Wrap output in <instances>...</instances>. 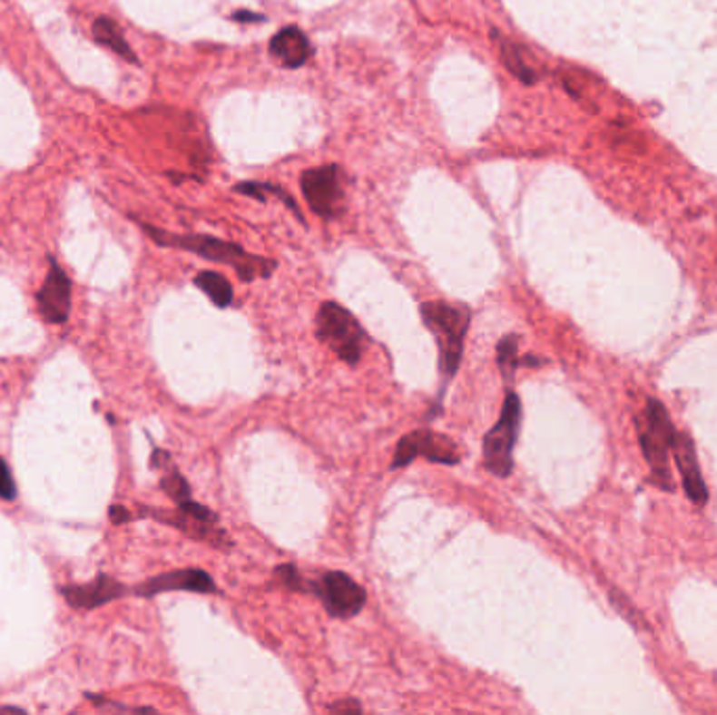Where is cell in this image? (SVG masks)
<instances>
[{"mask_svg": "<svg viewBox=\"0 0 717 715\" xmlns=\"http://www.w3.org/2000/svg\"><path fill=\"white\" fill-rule=\"evenodd\" d=\"M143 229L158 246L185 250V252L198 254L206 260L233 267L235 273L240 275V279L246 281V283L256 279V278H270V273H273L275 267H277L275 260L250 254L241 246L233 244V241L212 238V235L171 233V231H164V229L150 227V225H145Z\"/></svg>", "mask_w": 717, "mask_h": 715, "instance_id": "obj_1", "label": "cell"}, {"mask_svg": "<svg viewBox=\"0 0 717 715\" xmlns=\"http://www.w3.org/2000/svg\"><path fill=\"white\" fill-rule=\"evenodd\" d=\"M424 326L435 336L438 347V369L445 384L457 374L464 355V342L468 334L472 313L466 305H451L445 300H428L419 307Z\"/></svg>", "mask_w": 717, "mask_h": 715, "instance_id": "obj_2", "label": "cell"}, {"mask_svg": "<svg viewBox=\"0 0 717 715\" xmlns=\"http://www.w3.org/2000/svg\"><path fill=\"white\" fill-rule=\"evenodd\" d=\"M317 338L349 366H357L368 348V334L357 317L338 302H323L317 313Z\"/></svg>", "mask_w": 717, "mask_h": 715, "instance_id": "obj_3", "label": "cell"}, {"mask_svg": "<svg viewBox=\"0 0 717 715\" xmlns=\"http://www.w3.org/2000/svg\"><path fill=\"white\" fill-rule=\"evenodd\" d=\"M523 422V405L516 393L508 390L499 420L486 433L483 441L485 468L499 478H508L514 470V447H516Z\"/></svg>", "mask_w": 717, "mask_h": 715, "instance_id": "obj_4", "label": "cell"}, {"mask_svg": "<svg viewBox=\"0 0 717 715\" xmlns=\"http://www.w3.org/2000/svg\"><path fill=\"white\" fill-rule=\"evenodd\" d=\"M640 426V443L644 451L648 466L653 470V476L663 489H673L672 472L667 464V451L672 449L675 428L669 420L665 407L659 401H648L644 416L638 420Z\"/></svg>", "mask_w": 717, "mask_h": 715, "instance_id": "obj_5", "label": "cell"}, {"mask_svg": "<svg viewBox=\"0 0 717 715\" xmlns=\"http://www.w3.org/2000/svg\"><path fill=\"white\" fill-rule=\"evenodd\" d=\"M304 592L315 593L328 615L334 619H353L368 602V592L363 585L340 571H329L317 582H304Z\"/></svg>", "mask_w": 717, "mask_h": 715, "instance_id": "obj_6", "label": "cell"}, {"mask_svg": "<svg viewBox=\"0 0 717 715\" xmlns=\"http://www.w3.org/2000/svg\"><path fill=\"white\" fill-rule=\"evenodd\" d=\"M300 187L304 200L315 214L323 219H336L342 212L344 172L340 166L307 168L300 177Z\"/></svg>", "mask_w": 717, "mask_h": 715, "instance_id": "obj_7", "label": "cell"}, {"mask_svg": "<svg viewBox=\"0 0 717 715\" xmlns=\"http://www.w3.org/2000/svg\"><path fill=\"white\" fill-rule=\"evenodd\" d=\"M417 457H426L428 462L445 464V466H456L462 460L457 445L449 436L438 435L435 430L419 428L414 433L405 435L397 445L395 455H392L390 468H403Z\"/></svg>", "mask_w": 717, "mask_h": 715, "instance_id": "obj_8", "label": "cell"}, {"mask_svg": "<svg viewBox=\"0 0 717 715\" xmlns=\"http://www.w3.org/2000/svg\"><path fill=\"white\" fill-rule=\"evenodd\" d=\"M198 592V593H214L216 583L214 579L201 569H179L162 573L158 577H152L134 588V593L141 598H153L164 592Z\"/></svg>", "mask_w": 717, "mask_h": 715, "instance_id": "obj_9", "label": "cell"}, {"mask_svg": "<svg viewBox=\"0 0 717 715\" xmlns=\"http://www.w3.org/2000/svg\"><path fill=\"white\" fill-rule=\"evenodd\" d=\"M38 309L44 321L64 323L70 317L72 305V281L57 262H53L51 271L46 275L43 288L38 289Z\"/></svg>", "mask_w": 717, "mask_h": 715, "instance_id": "obj_10", "label": "cell"}, {"mask_svg": "<svg viewBox=\"0 0 717 715\" xmlns=\"http://www.w3.org/2000/svg\"><path fill=\"white\" fill-rule=\"evenodd\" d=\"M269 55L286 70H296V67H302L309 62V57L313 55V46L300 28L288 25L270 38Z\"/></svg>", "mask_w": 717, "mask_h": 715, "instance_id": "obj_11", "label": "cell"}, {"mask_svg": "<svg viewBox=\"0 0 717 715\" xmlns=\"http://www.w3.org/2000/svg\"><path fill=\"white\" fill-rule=\"evenodd\" d=\"M61 593H64L67 604L74 606V609L91 611L112 602V600L122 598L126 593V588L110 575H99L94 582L86 585H67V588L61 590Z\"/></svg>", "mask_w": 717, "mask_h": 715, "instance_id": "obj_12", "label": "cell"}, {"mask_svg": "<svg viewBox=\"0 0 717 715\" xmlns=\"http://www.w3.org/2000/svg\"><path fill=\"white\" fill-rule=\"evenodd\" d=\"M675 462H678V468L682 472V481H684V489L688 497L692 499L694 504H705L707 502V487L702 483L699 462H696V451L694 445L690 441L688 435L675 433L673 443H672Z\"/></svg>", "mask_w": 717, "mask_h": 715, "instance_id": "obj_13", "label": "cell"}, {"mask_svg": "<svg viewBox=\"0 0 717 715\" xmlns=\"http://www.w3.org/2000/svg\"><path fill=\"white\" fill-rule=\"evenodd\" d=\"M491 38L496 40L497 46H499V57H502L506 70H508L510 73H514V76H516L520 83H525V84L537 83V78H539L537 72L533 70L529 64H526V59L523 55V49H520V46H516L514 43H510V40H506V38L499 36L497 30L491 32Z\"/></svg>", "mask_w": 717, "mask_h": 715, "instance_id": "obj_14", "label": "cell"}, {"mask_svg": "<svg viewBox=\"0 0 717 715\" xmlns=\"http://www.w3.org/2000/svg\"><path fill=\"white\" fill-rule=\"evenodd\" d=\"M93 36H94V40H97L99 44H103V46H107V49H112L113 53H118V55L124 57L126 62L137 64V55H134V51L131 49V44L126 43L124 34H122V30L118 28L116 24L112 22L110 17L94 19Z\"/></svg>", "mask_w": 717, "mask_h": 715, "instance_id": "obj_15", "label": "cell"}, {"mask_svg": "<svg viewBox=\"0 0 717 715\" xmlns=\"http://www.w3.org/2000/svg\"><path fill=\"white\" fill-rule=\"evenodd\" d=\"M195 286L204 292L216 307L225 309L233 302V286L216 271H201L195 275Z\"/></svg>", "mask_w": 717, "mask_h": 715, "instance_id": "obj_16", "label": "cell"}, {"mask_svg": "<svg viewBox=\"0 0 717 715\" xmlns=\"http://www.w3.org/2000/svg\"><path fill=\"white\" fill-rule=\"evenodd\" d=\"M235 193H241V195H248V198L252 200H259V201H267V195H277L283 204H286L290 211H292L299 220H302V212L300 208L296 206L294 198H290V195L283 191L280 185H270V183H254V181H246V183H238L233 187Z\"/></svg>", "mask_w": 717, "mask_h": 715, "instance_id": "obj_17", "label": "cell"}, {"mask_svg": "<svg viewBox=\"0 0 717 715\" xmlns=\"http://www.w3.org/2000/svg\"><path fill=\"white\" fill-rule=\"evenodd\" d=\"M497 366H499V372H502L506 380H510L514 372H516V367L523 366V363H520V359H518V336L516 334H508L499 340Z\"/></svg>", "mask_w": 717, "mask_h": 715, "instance_id": "obj_18", "label": "cell"}, {"mask_svg": "<svg viewBox=\"0 0 717 715\" xmlns=\"http://www.w3.org/2000/svg\"><path fill=\"white\" fill-rule=\"evenodd\" d=\"M162 489H164L168 497H172L177 504H185L192 499V487H189L185 476H182L177 468L171 470L164 478H162Z\"/></svg>", "mask_w": 717, "mask_h": 715, "instance_id": "obj_19", "label": "cell"}, {"mask_svg": "<svg viewBox=\"0 0 717 715\" xmlns=\"http://www.w3.org/2000/svg\"><path fill=\"white\" fill-rule=\"evenodd\" d=\"M275 579L277 582H280L281 585H286L288 590H292V592H304V582H307V579H304L302 575H300V571L296 569V564H281V566H277L275 569Z\"/></svg>", "mask_w": 717, "mask_h": 715, "instance_id": "obj_20", "label": "cell"}, {"mask_svg": "<svg viewBox=\"0 0 717 715\" xmlns=\"http://www.w3.org/2000/svg\"><path fill=\"white\" fill-rule=\"evenodd\" d=\"M0 497L5 499V502H11V499L17 497V487H15V481H13L11 476V470L6 466V462L0 457Z\"/></svg>", "mask_w": 717, "mask_h": 715, "instance_id": "obj_21", "label": "cell"}, {"mask_svg": "<svg viewBox=\"0 0 717 715\" xmlns=\"http://www.w3.org/2000/svg\"><path fill=\"white\" fill-rule=\"evenodd\" d=\"M235 22H246V24H256V22H265V15H259V13H250V11H238L233 13Z\"/></svg>", "mask_w": 717, "mask_h": 715, "instance_id": "obj_22", "label": "cell"}, {"mask_svg": "<svg viewBox=\"0 0 717 715\" xmlns=\"http://www.w3.org/2000/svg\"><path fill=\"white\" fill-rule=\"evenodd\" d=\"M110 516H112V523H116V524L131 521V512H128L126 508H122V505H112Z\"/></svg>", "mask_w": 717, "mask_h": 715, "instance_id": "obj_23", "label": "cell"}, {"mask_svg": "<svg viewBox=\"0 0 717 715\" xmlns=\"http://www.w3.org/2000/svg\"><path fill=\"white\" fill-rule=\"evenodd\" d=\"M329 711H361V705L355 703V700H350V703H338V705H331Z\"/></svg>", "mask_w": 717, "mask_h": 715, "instance_id": "obj_24", "label": "cell"}]
</instances>
